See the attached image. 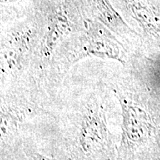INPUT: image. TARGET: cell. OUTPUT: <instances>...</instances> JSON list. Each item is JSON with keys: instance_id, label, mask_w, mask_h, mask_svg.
Segmentation results:
<instances>
[{"instance_id": "277c9868", "label": "cell", "mask_w": 160, "mask_h": 160, "mask_svg": "<svg viewBox=\"0 0 160 160\" xmlns=\"http://www.w3.org/2000/svg\"><path fill=\"white\" fill-rule=\"evenodd\" d=\"M68 17L62 10L56 12L50 18L47 31L42 45L41 53L45 57H49L57 44L70 31Z\"/></svg>"}, {"instance_id": "52a82bcc", "label": "cell", "mask_w": 160, "mask_h": 160, "mask_svg": "<svg viewBox=\"0 0 160 160\" xmlns=\"http://www.w3.org/2000/svg\"><path fill=\"white\" fill-rule=\"evenodd\" d=\"M93 2L105 22L109 24L113 28L126 26L122 19L113 8L109 0H93Z\"/></svg>"}, {"instance_id": "3957f363", "label": "cell", "mask_w": 160, "mask_h": 160, "mask_svg": "<svg viewBox=\"0 0 160 160\" xmlns=\"http://www.w3.org/2000/svg\"><path fill=\"white\" fill-rule=\"evenodd\" d=\"M97 109L88 113L84 119L80 132V143L86 152L97 151L105 144L107 130L105 118Z\"/></svg>"}, {"instance_id": "5b68a950", "label": "cell", "mask_w": 160, "mask_h": 160, "mask_svg": "<svg viewBox=\"0 0 160 160\" xmlns=\"http://www.w3.org/2000/svg\"><path fill=\"white\" fill-rule=\"evenodd\" d=\"M130 13L148 34L160 39V17L140 0H125Z\"/></svg>"}, {"instance_id": "ba28073f", "label": "cell", "mask_w": 160, "mask_h": 160, "mask_svg": "<svg viewBox=\"0 0 160 160\" xmlns=\"http://www.w3.org/2000/svg\"><path fill=\"white\" fill-rule=\"evenodd\" d=\"M19 1V0H1V2L2 3H6V2H16Z\"/></svg>"}, {"instance_id": "6da1fadb", "label": "cell", "mask_w": 160, "mask_h": 160, "mask_svg": "<svg viewBox=\"0 0 160 160\" xmlns=\"http://www.w3.org/2000/svg\"><path fill=\"white\" fill-rule=\"evenodd\" d=\"M85 25V43L83 47V57L94 56L123 62L121 47L108 31L93 21L87 20Z\"/></svg>"}, {"instance_id": "7a4b0ae2", "label": "cell", "mask_w": 160, "mask_h": 160, "mask_svg": "<svg viewBox=\"0 0 160 160\" xmlns=\"http://www.w3.org/2000/svg\"><path fill=\"white\" fill-rule=\"evenodd\" d=\"M120 103L122 108L123 140L129 144L145 141L151 131L146 112L125 99H120Z\"/></svg>"}, {"instance_id": "8992f818", "label": "cell", "mask_w": 160, "mask_h": 160, "mask_svg": "<svg viewBox=\"0 0 160 160\" xmlns=\"http://www.w3.org/2000/svg\"><path fill=\"white\" fill-rule=\"evenodd\" d=\"M29 36L25 33L13 37L7 51L5 52V58L8 65H14L21 60L24 53L27 51L30 41Z\"/></svg>"}, {"instance_id": "9c48e42d", "label": "cell", "mask_w": 160, "mask_h": 160, "mask_svg": "<svg viewBox=\"0 0 160 160\" xmlns=\"http://www.w3.org/2000/svg\"><path fill=\"white\" fill-rule=\"evenodd\" d=\"M39 160H50V159H46V158H42V159H40Z\"/></svg>"}]
</instances>
